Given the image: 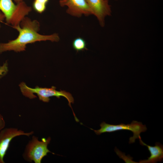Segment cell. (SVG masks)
Listing matches in <instances>:
<instances>
[{"mask_svg": "<svg viewBox=\"0 0 163 163\" xmlns=\"http://www.w3.org/2000/svg\"><path fill=\"white\" fill-rule=\"evenodd\" d=\"M40 23L36 20H32L25 17L20 24L12 27L19 32L17 38L6 43H0V54L10 51L21 52L25 51L26 45L37 41H50L58 42L60 37L58 34L43 35L38 32L40 30Z\"/></svg>", "mask_w": 163, "mask_h": 163, "instance_id": "6da1fadb", "label": "cell"}, {"mask_svg": "<svg viewBox=\"0 0 163 163\" xmlns=\"http://www.w3.org/2000/svg\"><path fill=\"white\" fill-rule=\"evenodd\" d=\"M19 87L23 95L30 99L37 97L34 94L37 95L40 100L44 102H49L50 100V98L52 97H55L58 99L62 96L65 97L68 102L69 106L72 110L75 120L77 119L71 107V104L74 103V99L70 93L65 91H57L56 87L54 86L50 88L40 87L38 86L31 88L28 86L23 82L20 84Z\"/></svg>", "mask_w": 163, "mask_h": 163, "instance_id": "7a4b0ae2", "label": "cell"}, {"mask_svg": "<svg viewBox=\"0 0 163 163\" xmlns=\"http://www.w3.org/2000/svg\"><path fill=\"white\" fill-rule=\"evenodd\" d=\"M31 10V7L24 1L15 5L12 0H0V11L4 14L7 23L12 27L19 25Z\"/></svg>", "mask_w": 163, "mask_h": 163, "instance_id": "3957f363", "label": "cell"}, {"mask_svg": "<svg viewBox=\"0 0 163 163\" xmlns=\"http://www.w3.org/2000/svg\"><path fill=\"white\" fill-rule=\"evenodd\" d=\"M51 140V138L49 137L47 139L42 138L41 140H39L38 137L33 136L26 145L22 154L24 159L30 162L41 163L43 158L48 153L54 154L48 148Z\"/></svg>", "mask_w": 163, "mask_h": 163, "instance_id": "277c9868", "label": "cell"}, {"mask_svg": "<svg viewBox=\"0 0 163 163\" xmlns=\"http://www.w3.org/2000/svg\"><path fill=\"white\" fill-rule=\"evenodd\" d=\"M100 126L101 128L97 130L90 129L93 130L97 135L105 133H111L122 130L131 131L133 133V136L129 139V144L135 142L136 139L141 138L140 134L147 130L145 125H143L142 122L135 120L133 121L130 124H127L122 123L118 125L110 124L103 122L100 124Z\"/></svg>", "mask_w": 163, "mask_h": 163, "instance_id": "5b68a950", "label": "cell"}, {"mask_svg": "<svg viewBox=\"0 0 163 163\" xmlns=\"http://www.w3.org/2000/svg\"><path fill=\"white\" fill-rule=\"evenodd\" d=\"M34 133L33 131L25 132L17 128H4L0 131V163H5L4 158L13 139L18 136H29Z\"/></svg>", "mask_w": 163, "mask_h": 163, "instance_id": "8992f818", "label": "cell"}, {"mask_svg": "<svg viewBox=\"0 0 163 163\" xmlns=\"http://www.w3.org/2000/svg\"><path fill=\"white\" fill-rule=\"evenodd\" d=\"M59 3L61 7H67L66 12L72 16L79 18L92 14L86 0H59Z\"/></svg>", "mask_w": 163, "mask_h": 163, "instance_id": "52a82bcc", "label": "cell"}, {"mask_svg": "<svg viewBox=\"0 0 163 163\" xmlns=\"http://www.w3.org/2000/svg\"><path fill=\"white\" fill-rule=\"evenodd\" d=\"M92 14L95 16L98 21L100 25L104 27L105 18L110 16L111 13V6L109 0H86Z\"/></svg>", "mask_w": 163, "mask_h": 163, "instance_id": "ba28073f", "label": "cell"}, {"mask_svg": "<svg viewBox=\"0 0 163 163\" xmlns=\"http://www.w3.org/2000/svg\"><path fill=\"white\" fill-rule=\"evenodd\" d=\"M140 144L143 146H146L149 151L150 156L148 159L141 160L139 163H155L158 161L161 162L163 158V145L159 142H156L154 146L148 145L144 142L139 138Z\"/></svg>", "mask_w": 163, "mask_h": 163, "instance_id": "9c48e42d", "label": "cell"}, {"mask_svg": "<svg viewBox=\"0 0 163 163\" xmlns=\"http://www.w3.org/2000/svg\"><path fill=\"white\" fill-rule=\"evenodd\" d=\"M73 49L77 52L88 50L86 47V43L83 38L79 37L73 40L72 42Z\"/></svg>", "mask_w": 163, "mask_h": 163, "instance_id": "30bf717a", "label": "cell"}, {"mask_svg": "<svg viewBox=\"0 0 163 163\" xmlns=\"http://www.w3.org/2000/svg\"><path fill=\"white\" fill-rule=\"evenodd\" d=\"M49 0H34L33 7L34 10L39 13L44 12L46 8V4Z\"/></svg>", "mask_w": 163, "mask_h": 163, "instance_id": "8fae6325", "label": "cell"}, {"mask_svg": "<svg viewBox=\"0 0 163 163\" xmlns=\"http://www.w3.org/2000/svg\"><path fill=\"white\" fill-rule=\"evenodd\" d=\"M114 150L120 158L124 160L125 163H138L137 162H136L133 161V158L131 157L129 155L126 156L124 153L120 151L116 147L115 148Z\"/></svg>", "mask_w": 163, "mask_h": 163, "instance_id": "7c38bea8", "label": "cell"}, {"mask_svg": "<svg viewBox=\"0 0 163 163\" xmlns=\"http://www.w3.org/2000/svg\"><path fill=\"white\" fill-rule=\"evenodd\" d=\"M8 72V63L6 61L0 67V79L5 75Z\"/></svg>", "mask_w": 163, "mask_h": 163, "instance_id": "4fadbf2b", "label": "cell"}, {"mask_svg": "<svg viewBox=\"0 0 163 163\" xmlns=\"http://www.w3.org/2000/svg\"><path fill=\"white\" fill-rule=\"evenodd\" d=\"M5 123L3 116L0 114V131L5 128Z\"/></svg>", "mask_w": 163, "mask_h": 163, "instance_id": "5bb4252c", "label": "cell"}, {"mask_svg": "<svg viewBox=\"0 0 163 163\" xmlns=\"http://www.w3.org/2000/svg\"><path fill=\"white\" fill-rule=\"evenodd\" d=\"M5 18V16L4 14L0 11V23L2 22Z\"/></svg>", "mask_w": 163, "mask_h": 163, "instance_id": "9a60e30c", "label": "cell"}, {"mask_svg": "<svg viewBox=\"0 0 163 163\" xmlns=\"http://www.w3.org/2000/svg\"><path fill=\"white\" fill-rule=\"evenodd\" d=\"M14 0L17 4L23 1L24 0Z\"/></svg>", "mask_w": 163, "mask_h": 163, "instance_id": "2e32d148", "label": "cell"}, {"mask_svg": "<svg viewBox=\"0 0 163 163\" xmlns=\"http://www.w3.org/2000/svg\"><path fill=\"white\" fill-rule=\"evenodd\" d=\"M115 0V1H117V0Z\"/></svg>", "mask_w": 163, "mask_h": 163, "instance_id": "e0dca14e", "label": "cell"}]
</instances>
